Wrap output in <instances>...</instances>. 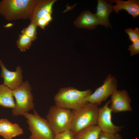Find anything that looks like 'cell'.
Wrapping results in <instances>:
<instances>
[{"instance_id": "6da1fadb", "label": "cell", "mask_w": 139, "mask_h": 139, "mask_svg": "<svg viewBox=\"0 0 139 139\" xmlns=\"http://www.w3.org/2000/svg\"><path fill=\"white\" fill-rule=\"evenodd\" d=\"M38 0H2L0 15L9 21L29 19Z\"/></svg>"}, {"instance_id": "7a4b0ae2", "label": "cell", "mask_w": 139, "mask_h": 139, "mask_svg": "<svg viewBox=\"0 0 139 139\" xmlns=\"http://www.w3.org/2000/svg\"><path fill=\"white\" fill-rule=\"evenodd\" d=\"M92 93L89 89L82 91L72 87L60 88L54 97L55 105L72 110L87 104L85 98Z\"/></svg>"}, {"instance_id": "3957f363", "label": "cell", "mask_w": 139, "mask_h": 139, "mask_svg": "<svg viewBox=\"0 0 139 139\" xmlns=\"http://www.w3.org/2000/svg\"><path fill=\"white\" fill-rule=\"evenodd\" d=\"M99 108L97 105L88 102L81 107L72 110L70 130L74 135L85 128L97 125Z\"/></svg>"}, {"instance_id": "277c9868", "label": "cell", "mask_w": 139, "mask_h": 139, "mask_svg": "<svg viewBox=\"0 0 139 139\" xmlns=\"http://www.w3.org/2000/svg\"><path fill=\"white\" fill-rule=\"evenodd\" d=\"M46 118L55 135L70 129L72 119V110L55 105L50 108Z\"/></svg>"}, {"instance_id": "5b68a950", "label": "cell", "mask_w": 139, "mask_h": 139, "mask_svg": "<svg viewBox=\"0 0 139 139\" xmlns=\"http://www.w3.org/2000/svg\"><path fill=\"white\" fill-rule=\"evenodd\" d=\"M23 116L27 119L31 133L29 139H54L55 135L47 120L41 117L35 110L33 114L28 112Z\"/></svg>"}, {"instance_id": "8992f818", "label": "cell", "mask_w": 139, "mask_h": 139, "mask_svg": "<svg viewBox=\"0 0 139 139\" xmlns=\"http://www.w3.org/2000/svg\"><path fill=\"white\" fill-rule=\"evenodd\" d=\"M31 90L29 82L26 81L18 88L12 90V95L15 99V107L12 110L13 115H23L25 113L34 109V106Z\"/></svg>"}, {"instance_id": "52a82bcc", "label": "cell", "mask_w": 139, "mask_h": 139, "mask_svg": "<svg viewBox=\"0 0 139 139\" xmlns=\"http://www.w3.org/2000/svg\"><path fill=\"white\" fill-rule=\"evenodd\" d=\"M117 79L109 74L103 85L87 97L85 100L88 102L100 105L117 90Z\"/></svg>"}, {"instance_id": "ba28073f", "label": "cell", "mask_w": 139, "mask_h": 139, "mask_svg": "<svg viewBox=\"0 0 139 139\" xmlns=\"http://www.w3.org/2000/svg\"><path fill=\"white\" fill-rule=\"evenodd\" d=\"M110 100L107 102L102 107L99 108L97 125L101 131L115 134L120 131L122 126L114 124L112 121V111L109 106Z\"/></svg>"}, {"instance_id": "9c48e42d", "label": "cell", "mask_w": 139, "mask_h": 139, "mask_svg": "<svg viewBox=\"0 0 139 139\" xmlns=\"http://www.w3.org/2000/svg\"><path fill=\"white\" fill-rule=\"evenodd\" d=\"M56 0H38L33 11L31 22H36L38 20L51 22L52 20L53 7Z\"/></svg>"}, {"instance_id": "30bf717a", "label": "cell", "mask_w": 139, "mask_h": 139, "mask_svg": "<svg viewBox=\"0 0 139 139\" xmlns=\"http://www.w3.org/2000/svg\"><path fill=\"white\" fill-rule=\"evenodd\" d=\"M109 107L112 112L116 113L123 111H132L131 99L125 90H117L111 95Z\"/></svg>"}, {"instance_id": "8fae6325", "label": "cell", "mask_w": 139, "mask_h": 139, "mask_svg": "<svg viewBox=\"0 0 139 139\" xmlns=\"http://www.w3.org/2000/svg\"><path fill=\"white\" fill-rule=\"evenodd\" d=\"M0 66L2 69L1 76L4 79V85L13 90L23 83L22 71L20 66L16 67L15 71H11L7 69L0 60Z\"/></svg>"}, {"instance_id": "7c38bea8", "label": "cell", "mask_w": 139, "mask_h": 139, "mask_svg": "<svg viewBox=\"0 0 139 139\" xmlns=\"http://www.w3.org/2000/svg\"><path fill=\"white\" fill-rule=\"evenodd\" d=\"M75 26L78 28L94 29L100 23L95 14L89 10L82 12L74 22Z\"/></svg>"}, {"instance_id": "4fadbf2b", "label": "cell", "mask_w": 139, "mask_h": 139, "mask_svg": "<svg viewBox=\"0 0 139 139\" xmlns=\"http://www.w3.org/2000/svg\"><path fill=\"white\" fill-rule=\"evenodd\" d=\"M23 133L22 129L18 124H13L5 118L0 119V135L4 139H12Z\"/></svg>"}, {"instance_id": "5bb4252c", "label": "cell", "mask_w": 139, "mask_h": 139, "mask_svg": "<svg viewBox=\"0 0 139 139\" xmlns=\"http://www.w3.org/2000/svg\"><path fill=\"white\" fill-rule=\"evenodd\" d=\"M113 5L106 1L98 0L97 12L94 14L101 25L106 28H111L109 19L110 13L113 11Z\"/></svg>"}, {"instance_id": "9a60e30c", "label": "cell", "mask_w": 139, "mask_h": 139, "mask_svg": "<svg viewBox=\"0 0 139 139\" xmlns=\"http://www.w3.org/2000/svg\"><path fill=\"white\" fill-rule=\"evenodd\" d=\"M116 3L113 6V11L117 13L119 11L124 10L132 15L133 18L139 15V2L138 0H129L124 1L122 0H116L112 1Z\"/></svg>"}, {"instance_id": "2e32d148", "label": "cell", "mask_w": 139, "mask_h": 139, "mask_svg": "<svg viewBox=\"0 0 139 139\" xmlns=\"http://www.w3.org/2000/svg\"><path fill=\"white\" fill-rule=\"evenodd\" d=\"M0 106L12 109L15 107L12 90L3 84L0 85Z\"/></svg>"}, {"instance_id": "e0dca14e", "label": "cell", "mask_w": 139, "mask_h": 139, "mask_svg": "<svg viewBox=\"0 0 139 139\" xmlns=\"http://www.w3.org/2000/svg\"><path fill=\"white\" fill-rule=\"evenodd\" d=\"M101 132L97 125L91 126L80 130L75 134V139H98Z\"/></svg>"}, {"instance_id": "ac0fdd59", "label": "cell", "mask_w": 139, "mask_h": 139, "mask_svg": "<svg viewBox=\"0 0 139 139\" xmlns=\"http://www.w3.org/2000/svg\"><path fill=\"white\" fill-rule=\"evenodd\" d=\"M32 41L26 35L21 33L19 35V38L16 42V45L21 51H25L31 47Z\"/></svg>"}, {"instance_id": "d6986e66", "label": "cell", "mask_w": 139, "mask_h": 139, "mask_svg": "<svg viewBox=\"0 0 139 139\" xmlns=\"http://www.w3.org/2000/svg\"><path fill=\"white\" fill-rule=\"evenodd\" d=\"M37 27L35 22H31L27 27L23 29L21 31V33L26 35L31 39L32 41H33L37 38Z\"/></svg>"}, {"instance_id": "ffe728a7", "label": "cell", "mask_w": 139, "mask_h": 139, "mask_svg": "<svg viewBox=\"0 0 139 139\" xmlns=\"http://www.w3.org/2000/svg\"><path fill=\"white\" fill-rule=\"evenodd\" d=\"M125 32L128 35L129 39L132 42L139 40V28L136 27L134 29L132 28L125 29Z\"/></svg>"}, {"instance_id": "44dd1931", "label": "cell", "mask_w": 139, "mask_h": 139, "mask_svg": "<svg viewBox=\"0 0 139 139\" xmlns=\"http://www.w3.org/2000/svg\"><path fill=\"white\" fill-rule=\"evenodd\" d=\"M98 139H123L121 135L118 133L110 134L101 131Z\"/></svg>"}, {"instance_id": "7402d4cb", "label": "cell", "mask_w": 139, "mask_h": 139, "mask_svg": "<svg viewBox=\"0 0 139 139\" xmlns=\"http://www.w3.org/2000/svg\"><path fill=\"white\" fill-rule=\"evenodd\" d=\"M54 139H75L74 135L69 129L55 135Z\"/></svg>"}, {"instance_id": "603a6c76", "label": "cell", "mask_w": 139, "mask_h": 139, "mask_svg": "<svg viewBox=\"0 0 139 139\" xmlns=\"http://www.w3.org/2000/svg\"><path fill=\"white\" fill-rule=\"evenodd\" d=\"M131 52V56H132L139 53V40L132 42L129 46L128 49Z\"/></svg>"}, {"instance_id": "cb8c5ba5", "label": "cell", "mask_w": 139, "mask_h": 139, "mask_svg": "<svg viewBox=\"0 0 139 139\" xmlns=\"http://www.w3.org/2000/svg\"><path fill=\"white\" fill-rule=\"evenodd\" d=\"M14 24V23H9L5 25H4L3 27L5 28H9L12 27Z\"/></svg>"}, {"instance_id": "d4e9b609", "label": "cell", "mask_w": 139, "mask_h": 139, "mask_svg": "<svg viewBox=\"0 0 139 139\" xmlns=\"http://www.w3.org/2000/svg\"><path fill=\"white\" fill-rule=\"evenodd\" d=\"M21 139H23V138H21Z\"/></svg>"}]
</instances>
